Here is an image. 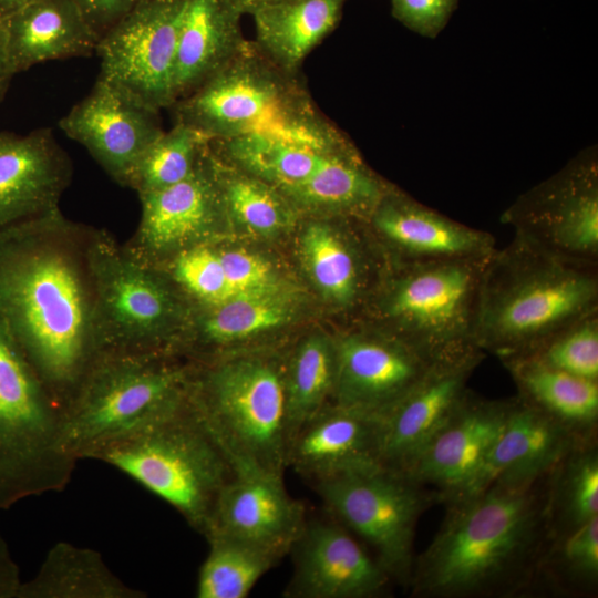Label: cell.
<instances>
[{"label": "cell", "instance_id": "1", "mask_svg": "<svg viewBox=\"0 0 598 598\" xmlns=\"http://www.w3.org/2000/svg\"><path fill=\"white\" fill-rule=\"evenodd\" d=\"M91 229L60 207L0 229V315L62 412L102 353Z\"/></svg>", "mask_w": 598, "mask_h": 598}, {"label": "cell", "instance_id": "2", "mask_svg": "<svg viewBox=\"0 0 598 598\" xmlns=\"http://www.w3.org/2000/svg\"><path fill=\"white\" fill-rule=\"evenodd\" d=\"M597 311V265L559 258L514 236L485 261L474 341L505 360Z\"/></svg>", "mask_w": 598, "mask_h": 598}, {"label": "cell", "instance_id": "3", "mask_svg": "<svg viewBox=\"0 0 598 598\" xmlns=\"http://www.w3.org/2000/svg\"><path fill=\"white\" fill-rule=\"evenodd\" d=\"M169 109L175 122L208 140L267 133L327 153L339 152L351 142L318 110L300 72L276 64L254 40Z\"/></svg>", "mask_w": 598, "mask_h": 598}, {"label": "cell", "instance_id": "4", "mask_svg": "<svg viewBox=\"0 0 598 598\" xmlns=\"http://www.w3.org/2000/svg\"><path fill=\"white\" fill-rule=\"evenodd\" d=\"M188 396L233 471L283 476L289 444L285 359L244 353L193 362Z\"/></svg>", "mask_w": 598, "mask_h": 598}, {"label": "cell", "instance_id": "5", "mask_svg": "<svg viewBox=\"0 0 598 598\" xmlns=\"http://www.w3.org/2000/svg\"><path fill=\"white\" fill-rule=\"evenodd\" d=\"M193 362L166 352L99 355L62 412L63 439L79 461L182 406Z\"/></svg>", "mask_w": 598, "mask_h": 598}, {"label": "cell", "instance_id": "6", "mask_svg": "<svg viewBox=\"0 0 598 598\" xmlns=\"http://www.w3.org/2000/svg\"><path fill=\"white\" fill-rule=\"evenodd\" d=\"M89 458L132 477L174 507L202 535L219 493L234 474L189 396L174 412L99 447Z\"/></svg>", "mask_w": 598, "mask_h": 598}, {"label": "cell", "instance_id": "7", "mask_svg": "<svg viewBox=\"0 0 598 598\" xmlns=\"http://www.w3.org/2000/svg\"><path fill=\"white\" fill-rule=\"evenodd\" d=\"M62 425V410L0 315V511L68 486L78 460Z\"/></svg>", "mask_w": 598, "mask_h": 598}, {"label": "cell", "instance_id": "8", "mask_svg": "<svg viewBox=\"0 0 598 598\" xmlns=\"http://www.w3.org/2000/svg\"><path fill=\"white\" fill-rule=\"evenodd\" d=\"M102 353L175 354L193 307L159 268L135 259L107 230L92 227Z\"/></svg>", "mask_w": 598, "mask_h": 598}, {"label": "cell", "instance_id": "9", "mask_svg": "<svg viewBox=\"0 0 598 598\" xmlns=\"http://www.w3.org/2000/svg\"><path fill=\"white\" fill-rule=\"evenodd\" d=\"M464 501L423 558L421 580L432 592L478 589L505 573L532 540L535 514L524 489L496 485Z\"/></svg>", "mask_w": 598, "mask_h": 598}, {"label": "cell", "instance_id": "10", "mask_svg": "<svg viewBox=\"0 0 598 598\" xmlns=\"http://www.w3.org/2000/svg\"><path fill=\"white\" fill-rule=\"evenodd\" d=\"M486 259L395 264L375 299L379 328L434 358L476 346Z\"/></svg>", "mask_w": 598, "mask_h": 598}, {"label": "cell", "instance_id": "11", "mask_svg": "<svg viewBox=\"0 0 598 598\" xmlns=\"http://www.w3.org/2000/svg\"><path fill=\"white\" fill-rule=\"evenodd\" d=\"M185 0H142L99 40V80L161 111L174 102L177 37Z\"/></svg>", "mask_w": 598, "mask_h": 598}, {"label": "cell", "instance_id": "12", "mask_svg": "<svg viewBox=\"0 0 598 598\" xmlns=\"http://www.w3.org/2000/svg\"><path fill=\"white\" fill-rule=\"evenodd\" d=\"M411 483L400 473L377 467L313 485L328 511L372 545L389 575L404 577L422 506Z\"/></svg>", "mask_w": 598, "mask_h": 598}, {"label": "cell", "instance_id": "13", "mask_svg": "<svg viewBox=\"0 0 598 598\" xmlns=\"http://www.w3.org/2000/svg\"><path fill=\"white\" fill-rule=\"evenodd\" d=\"M518 236L559 258L598 262V167L581 156L523 195L503 215Z\"/></svg>", "mask_w": 598, "mask_h": 598}, {"label": "cell", "instance_id": "14", "mask_svg": "<svg viewBox=\"0 0 598 598\" xmlns=\"http://www.w3.org/2000/svg\"><path fill=\"white\" fill-rule=\"evenodd\" d=\"M332 403L382 420L425 377L436 358L379 327L336 339Z\"/></svg>", "mask_w": 598, "mask_h": 598}, {"label": "cell", "instance_id": "15", "mask_svg": "<svg viewBox=\"0 0 598 598\" xmlns=\"http://www.w3.org/2000/svg\"><path fill=\"white\" fill-rule=\"evenodd\" d=\"M138 197L141 219L123 246L135 259L153 267L163 266L187 248L210 241L228 219L209 150L187 178Z\"/></svg>", "mask_w": 598, "mask_h": 598}, {"label": "cell", "instance_id": "16", "mask_svg": "<svg viewBox=\"0 0 598 598\" xmlns=\"http://www.w3.org/2000/svg\"><path fill=\"white\" fill-rule=\"evenodd\" d=\"M483 359L476 346L435 359L417 385L380 421V463L402 475L464 400L466 383Z\"/></svg>", "mask_w": 598, "mask_h": 598}, {"label": "cell", "instance_id": "17", "mask_svg": "<svg viewBox=\"0 0 598 598\" xmlns=\"http://www.w3.org/2000/svg\"><path fill=\"white\" fill-rule=\"evenodd\" d=\"M59 127L122 186L141 154L164 132L158 111L99 79Z\"/></svg>", "mask_w": 598, "mask_h": 598}, {"label": "cell", "instance_id": "18", "mask_svg": "<svg viewBox=\"0 0 598 598\" xmlns=\"http://www.w3.org/2000/svg\"><path fill=\"white\" fill-rule=\"evenodd\" d=\"M290 553L293 571L283 590L287 598L372 597L390 577L379 560L333 520H307Z\"/></svg>", "mask_w": 598, "mask_h": 598}, {"label": "cell", "instance_id": "19", "mask_svg": "<svg viewBox=\"0 0 598 598\" xmlns=\"http://www.w3.org/2000/svg\"><path fill=\"white\" fill-rule=\"evenodd\" d=\"M307 520L305 506L288 494L283 476L238 468L219 493L204 536H229L287 556Z\"/></svg>", "mask_w": 598, "mask_h": 598}, {"label": "cell", "instance_id": "20", "mask_svg": "<svg viewBox=\"0 0 598 598\" xmlns=\"http://www.w3.org/2000/svg\"><path fill=\"white\" fill-rule=\"evenodd\" d=\"M365 223L394 254L395 264L482 260L496 248L493 235L455 221L392 186Z\"/></svg>", "mask_w": 598, "mask_h": 598}, {"label": "cell", "instance_id": "21", "mask_svg": "<svg viewBox=\"0 0 598 598\" xmlns=\"http://www.w3.org/2000/svg\"><path fill=\"white\" fill-rule=\"evenodd\" d=\"M72 163L50 128L0 132V229L59 208Z\"/></svg>", "mask_w": 598, "mask_h": 598}, {"label": "cell", "instance_id": "22", "mask_svg": "<svg viewBox=\"0 0 598 598\" xmlns=\"http://www.w3.org/2000/svg\"><path fill=\"white\" fill-rule=\"evenodd\" d=\"M379 446L380 420L331 402L295 433L288 445L287 467L316 484L383 467Z\"/></svg>", "mask_w": 598, "mask_h": 598}, {"label": "cell", "instance_id": "23", "mask_svg": "<svg viewBox=\"0 0 598 598\" xmlns=\"http://www.w3.org/2000/svg\"><path fill=\"white\" fill-rule=\"evenodd\" d=\"M508 403L470 400L468 394L404 476L461 495L466 493L504 426Z\"/></svg>", "mask_w": 598, "mask_h": 598}, {"label": "cell", "instance_id": "24", "mask_svg": "<svg viewBox=\"0 0 598 598\" xmlns=\"http://www.w3.org/2000/svg\"><path fill=\"white\" fill-rule=\"evenodd\" d=\"M560 423L526 400L508 404L502 432L462 498L475 496L494 484L523 489L549 470L568 445Z\"/></svg>", "mask_w": 598, "mask_h": 598}, {"label": "cell", "instance_id": "25", "mask_svg": "<svg viewBox=\"0 0 598 598\" xmlns=\"http://www.w3.org/2000/svg\"><path fill=\"white\" fill-rule=\"evenodd\" d=\"M240 18L226 0H185L173 78L175 102L198 89L244 49L248 40L243 35Z\"/></svg>", "mask_w": 598, "mask_h": 598}, {"label": "cell", "instance_id": "26", "mask_svg": "<svg viewBox=\"0 0 598 598\" xmlns=\"http://www.w3.org/2000/svg\"><path fill=\"white\" fill-rule=\"evenodd\" d=\"M6 20L13 70L96 51L99 34L73 0H35Z\"/></svg>", "mask_w": 598, "mask_h": 598}, {"label": "cell", "instance_id": "27", "mask_svg": "<svg viewBox=\"0 0 598 598\" xmlns=\"http://www.w3.org/2000/svg\"><path fill=\"white\" fill-rule=\"evenodd\" d=\"M389 186L365 165L353 146L328 157L303 182L280 192L298 213L367 220Z\"/></svg>", "mask_w": 598, "mask_h": 598}, {"label": "cell", "instance_id": "28", "mask_svg": "<svg viewBox=\"0 0 598 598\" xmlns=\"http://www.w3.org/2000/svg\"><path fill=\"white\" fill-rule=\"evenodd\" d=\"M346 0H277L255 11L257 47L276 64L300 72L307 55L338 27Z\"/></svg>", "mask_w": 598, "mask_h": 598}, {"label": "cell", "instance_id": "29", "mask_svg": "<svg viewBox=\"0 0 598 598\" xmlns=\"http://www.w3.org/2000/svg\"><path fill=\"white\" fill-rule=\"evenodd\" d=\"M111 571L91 548L60 542L50 548L39 570L22 581L17 598H145Z\"/></svg>", "mask_w": 598, "mask_h": 598}, {"label": "cell", "instance_id": "30", "mask_svg": "<svg viewBox=\"0 0 598 598\" xmlns=\"http://www.w3.org/2000/svg\"><path fill=\"white\" fill-rule=\"evenodd\" d=\"M209 151L218 162L248 173L279 189L303 182L328 157L343 152L327 153L267 133H246L209 140Z\"/></svg>", "mask_w": 598, "mask_h": 598}, {"label": "cell", "instance_id": "31", "mask_svg": "<svg viewBox=\"0 0 598 598\" xmlns=\"http://www.w3.org/2000/svg\"><path fill=\"white\" fill-rule=\"evenodd\" d=\"M337 227L321 220L305 226L301 255L309 276L330 301L350 308L367 292V272L362 252Z\"/></svg>", "mask_w": 598, "mask_h": 598}, {"label": "cell", "instance_id": "32", "mask_svg": "<svg viewBox=\"0 0 598 598\" xmlns=\"http://www.w3.org/2000/svg\"><path fill=\"white\" fill-rule=\"evenodd\" d=\"M336 380V339L311 334L285 359L289 442L302 424L332 402Z\"/></svg>", "mask_w": 598, "mask_h": 598}, {"label": "cell", "instance_id": "33", "mask_svg": "<svg viewBox=\"0 0 598 598\" xmlns=\"http://www.w3.org/2000/svg\"><path fill=\"white\" fill-rule=\"evenodd\" d=\"M527 402L561 423H591L598 415V381L551 368L529 355L505 359Z\"/></svg>", "mask_w": 598, "mask_h": 598}, {"label": "cell", "instance_id": "34", "mask_svg": "<svg viewBox=\"0 0 598 598\" xmlns=\"http://www.w3.org/2000/svg\"><path fill=\"white\" fill-rule=\"evenodd\" d=\"M209 545L197 578L198 598H246L258 580L285 556L238 538L205 537Z\"/></svg>", "mask_w": 598, "mask_h": 598}, {"label": "cell", "instance_id": "35", "mask_svg": "<svg viewBox=\"0 0 598 598\" xmlns=\"http://www.w3.org/2000/svg\"><path fill=\"white\" fill-rule=\"evenodd\" d=\"M214 162L228 219L260 235L277 234L295 220L298 212L279 188L215 158Z\"/></svg>", "mask_w": 598, "mask_h": 598}, {"label": "cell", "instance_id": "36", "mask_svg": "<svg viewBox=\"0 0 598 598\" xmlns=\"http://www.w3.org/2000/svg\"><path fill=\"white\" fill-rule=\"evenodd\" d=\"M209 150V140L198 131L175 122L141 154L126 186L138 196L173 186L199 166Z\"/></svg>", "mask_w": 598, "mask_h": 598}, {"label": "cell", "instance_id": "37", "mask_svg": "<svg viewBox=\"0 0 598 598\" xmlns=\"http://www.w3.org/2000/svg\"><path fill=\"white\" fill-rule=\"evenodd\" d=\"M156 268L169 277L192 307H214L235 296L219 251L209 241L187 248Z\"/></svg>", "mask_w": 598, "mask_h": 598}, {"label": "cell", "instance_id": "38", "mask_svg": "<svg viewBox=\"0 0 598 598\" xmlns=\"http://www.w3.org/2000/svg\"><path fill=\"white\" fill-rule=\"evenodd\" d=\"M523 355L533 357L564 372L598 381V311L559 330Z\"/></svg>", "mask_w": 598, "mask_h": 598}, {"label": "cell", "instance_id": "39", "mask_svg": "<svg viewBox=\"0 0 598 598\" xmlns=\"http://www.w3.org/2000/svg\"><path fill=\"white\" fill-rule=\"evenodd\" d=\"M458 0H391V13L412 32L434 39L446 27Z\"/></svg>", "mask_w": 598, "mask_h": 598}, {"label": "cell", "instance_id": "40", "mask_svg": "<svg viewBox=\"0 0 598 598\" xmlns=\"http://www.w3.org/2000/svg\"><path fill=\"white\" fill-rule=\"evenodd\" d=\"M219 257L235 295L278 286L270 265L258 255L243 249L219 250Z\"/></svg>", "mask_w": 598, "mask_h": 598}, {"label": "cell", "instance_id": "41", "mask_svg": "<svg viewBox=\"0 0 598 598\" xmlns=\"http://www.w3.org/2000/svg\"><path fill=\"white\" fill-rule=\"evenodd\" d=\"M567 507L576 526L598 516V460L595 454L581 457L573 467Z\"/></svg>", "mask_w": 598, "mask_h": 598}, {"label": "cell", "instance_id": "42", "mask_svg": "<svg viewBox=\"0 0 598 598\" xmlns=\"http://www.w3.org/2000/svg\"><path fill=\"white\" fill-rule=\"evenodd\" d=\"M565 558L576 569L597 575L598 571V516L579 525L565 545Z\"/></svg>", "mask_w": 598, "mask_h": 598}, {"label": "cell", "instance_id": "43", "mask_svg": "<svg viewBox=\"0 0 598 598\" xmlns=\"http://www.w3.org/2000/svg\"><path fill=\"white\" fill-rule=\"evenodd\" d=\"M101 38L142 0H73Z\"/></svg>", "mask_w": 598, "mask_h": 598}, {"label": "cell", "instance_id": "44", "mask_svg": "<svg viewBox=\"0 0 598 598\" xmlns=\"http://www.w3.org/2000/svg\"><path fill=\"white\" fill-rule=\"evenodd\" d=\"M21 584L20 568L0 535V598H17Z\"/></svg>", "mask_w": 598, "mask_h": 598}, {"label": "cell", "instance_id": "45", "mask_svg": "<svg viewBox=\"0 0 598 598\" xmlns=\"http://www.w3.org/2000/svg\"><path fill=\"white\" fill-rule=\"evenodd\" d=\"M14 75L16 72L9 54L6 20L0 17V103L3 101Z\"/></svg>", "mask_w": 598, "mask_h": 598}, {"label": "cell", "instance_id": "46", "mask_svg": "<svg viewBox=\"0 0 598 598\" xmlns=\"http://www.w3.org/2000/svg\"><path fill=\"white\" fill-rule=\"evenodd\" d=\"M277 0H226L240 16L252 14L258 9L268 6Z\"/></svg>", "mask_w": 598, "mask_h": 598}, {"label": "cell", "instance_id": "47", "mask_svg": "<svg viewBox=\"0 0 598 598\" xmlns=\"http://www.w3.org/2000/svg\"><path fill=\"white\" fill-rule=\"evenodd\" d=\"M35 0H0V17L6 19Z\"/></svg>", "mask_w": 598, "mask_h": 598}]
</instances>
